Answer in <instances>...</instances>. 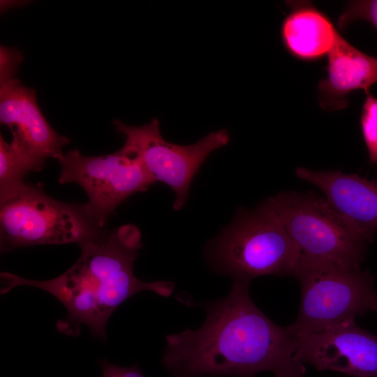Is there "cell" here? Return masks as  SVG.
I'll return each instance as SVG.
<instances>
[{"instance_id": "cell-1", "label": "cell", "mask_w": 377, "mask_h": 377, "mask_svg": "<svg viewBox=\"0 0 377 377\" xmlns=\"http://www.w3.org/2000/svg\"><path fill=\"white\" fill-rule=\"evenodd\" d=\"M249 287L233 282L227 296L202 304L206 318L200 327L166 337L162 364L172 377H253L263 371L304 377V365L295 358L297 338L257 307Z\"/></svg>"}, {"instance_id": "cell-2", "label": "cell", "mask_w": 377, "mask_h": 377, "mask_svg": "<svg viewBox=\"0 0 377 377\" xmlns=\"http://www.w3.org/2000/svg\"><path fill=\"white\" fill-rule=\"evenodd\" d=\"M81 253L67 271L47 281L24 279L1 272V294L20 286L44 290L65 306L67 316L57 324L59 332L77 336L84 325L93 336L106 340V325L114 311L136 293L151 290L169 297L174 283L145 282L133 273V263L142 244L138 227L126 224L109 235L80 244Z\"/></svg>"}, {"instance_id": "cell-3", "label": "cell", "mask_w": 377, "mask_h": 377, "mask_svg": "<svg viewBox=\"0 0 377 377\" xmlns=\"http://www.w3.org/2000/svg\"><path fill=\"white\" fill-rule=\"evenodd\" d=\"M217 272L248 283L264 275L295 276L300 252L267 199L235 220L209 245Z\"/></svg>"}, {"instance_id": "cell-4", "label": "cell", "mask_w": 377, "mask_h": 377, "mask_svg": "<svg viewBox=\"0 0 377 377\" xmlns=\"http://www.w3.org/2000/svg\"><path fill=\"white\" fill-rule=\"evenodd\" d=\"M294 276L300 283V306L287 328L297 338L355 321L373 310L377 293L368 271L300 257Z\"/></svg>"}, {"instance_id": "cell-5", "label": "cell", "mask_w": 377, "mask_h": 377, "mask_svg": "<svg viewBox=\"0 0 377 377\" xmlns=\"http://www.w3.org/2000/svg\"><path fill=\"white\" fill-rule=\"evenodd\" d=\"M104 235L83 205L52 198L41 185L27 184L15 195L1 203V253L40 244H81Z\"/></svg>"}, {"instance_id": "cell-6", "label": "cell", "mask_w": 377, "mask_h": 377, "mask_svg": "<svg viewBox=\"0 0 377 377\" xmlns=\"http://www.w3.org/2000/svg\"><path fill=\"white\" fill-rule=\"evenodd\" d=\"M267 200L300 257L360 269L367 243L325 198L312 191H284Z\"/></svg>"}, {"instance_id": "cell-7", "label": "cell", "mask_w": 377, "mask_h": 377, "mask_svg": "<svg viewBox=\"0 0 377 377\" xmlns=\"http://www.w3.org/2000/svg\"><path fill=\"white\" fill-rule=\"evenodd\" d=\"M58 161L59 183H75L84 190L88 202L84 208L101 228L121 202L156 182L139 159L124 147L99 156H84L74 149Z\"/></svg>"}, {"instance_id": "cell-8", "label": "cell", "mask_w": 377, "mask_h": 377, "mask_svg": "<svg viewBox=\"0 0 377 377\" xmlns=\"http://www.w3.org/2000/svg\"><path fill=\"white\" fill-rule=\"evenodd\" d=\"M117 131L125 137L124 147L135 156L156 181L161 182L175 194L172 207L180 210L186 203L191 184L214 150L230 140L227 130L214 131L194 144L179 145L164 140L159 121L154 118L140 126L114 121Z\"/></svg>"}, {"instance_id": "cell-9", "label": "cell", "mask_w": 377, "mask_h": 377, "mask_svg": "<svg viewBox=\"0 0 377 377\" xmlns=\"http://www.w3.org/2000/svg\"><path fill=\"white\" fill-rule=\"evenodd\" d=\"M295 358L319 371L377 377V335L355 321L346 323L297 337Z\"/></svg>"}, {"instance_id": "cell-10", "label": "cell", "mask_w": 377, "mask_h": 377, "mask_svg": "<svg viewBox=\"0 0 377 377\" xmlns=\"http://www.w3.org/2000/svg\"><path fill=\"white\" fill-rule=\"evenodd\" d=\"M0 121L10 128L12 142L45 165L48 158H59L71 140L49 124L37 103L36 91L15 78L1 84Z\"/></svg>"}, {"instance_id": "cell-11", "label": "cell", "mask_w": 377, "mask_h": 377, "mask_svg": "<svg viewBox=\"0 0 377 377\" xmlns=\"http://www.w3.org/2000/svg\"><path fill=\"white\" fill-rule=\"evenodd\" d=\"M295 175L320 189L364 241L373 240L377 232V180L341 171H316L303 167L297 168Z\"/></svg>"}, {"instance_id": "cell-12", "label": "cell", "mask_w": 377, "mask_h": 377, "mask_svg": "<svg viewBox=\"0 0 377 377\" xmlns=\"http://www.w3.org/2000/svg\"><path fill=\"white\" fill-rule=\"evenodd\" d=\"M327 58V76L318 87L320 105L323 110L346 108L348 94L356 89L369 91L377 82V57L361 52L339 32Z\"/></svg>"}, {"instance_id": "cell-13", "label": "cell", "mask_w": 377, "mask_h": 377, "mask_svg": "<svg viewBox=\"0 0 377 377\" xmlns=\"http://www.w3.org/2000/svg\"><path fill=\"white\" fill-rule=\"evenodd\" d=\"M281 29L283 43L295 57L313 61L327 54L338 31L330 20L311 3L293 2Z\"/></svg>"}, {"instance_id": "cell-14", "label": "cell", "mask_w": 377, "mask_h": 377, "mask_svg": "<svg viewBox=\"0 0 377 377\" xmlns=\"http://www.w3.org/2000/svg\"><path fill=\"white\" fill-rule=\"evenodd\" d=\"M39 163L13 142L0 137V203L19 193L25 186L30 172L43 169Z\"/></svg>"}, {"instance_id": "cell-15", "label": "cell", "mask_w": 377, "mask_h": 377, "mask_svg": "<svg viewBox=\"0 0 377 377\" xmlns=\"http://www.w3.org/2000/svg\"><path fill=\"white\" fill-rule=\"evenodd\" d=\"M365 93L366 99L360 117L361 130L369 161L377 165V98L369 91Z\"/></svg>"}, {"instance_id": "cell-16", "label": "cell", "mask_w": 377, "mask_h": 377, "mask_svg": "<svg viewBox=\"0 0 377 377\" xmlns=\"http://www.w3.org/2000/svg\"><path fill=\"white\" fill-rule=\"evenodd\" d=\"M357 20L369 22L377 30V0L350 2L338 19V26L339 28H344Z\"/></svg>"}, {"instance_id": "cell-17", "label": "cell", "mask_w": 377, "mask_h": 377, "mask_svg": "<svg viewBox=\"0 0 377 377\" xmlns=\"http://www.w3.org/2000/svg\"><path fill=\"white\" fill-rule=\"evenodd\" d=\"M23 59L21 52L18 50L1 46L0 48V81L1 84L14 78L13 76Z\"/></svg>"}, {"instance_id": "cell-18", "label": "cell", "mask_w": 377, "mask_h": 377, "mask_svg": "<svg viewBox=\"0 0 377 377\" xmlns=\"http://www.w3.org/2000/svg\"><path fill=\"white\" fill-rule=\"evenodd\" d=\"M102 371V377H121L119 366L109 362L107 360L99 362Z\"/></svg>"}, {"instance_id": "cell-19", "label": "cell", "mask_w": 377, "mask_h": 377, "mask_svg": "<svg viewBox=\"0 0 377 377\" xmlns=\"http://www.w3.org/2000/svg\"><path fill=\"white\" fill-rule=\"evenodd\" d=\"M121 377H145L137 365L131 367H119Z\"/></svg>"}, {"instance_id": "cell-20", "label": "cell", "mask_w": 377, "mask_h": 377, "mask_svg": "<svg viewBox=\"0 0 377 377\" xmlns=\"http://www.w3.org/2000/svg\"><path fill=\"white\" fill-rule=\"evenodd\" d=\"M195 377H223V376H212V375H200Z\"/></svg>"}, {"instance_id": "cell-21", "label": "cell", "mask_w": 377, "mask_h": 377, "mask_svg": "<svg viewBox=\"0 0 377 377\" xmlns=\"http://www.w3.org/2000/svg\"><path fill=\"white\" fill-rule=\"evenodd\" d=\"M373 310H375V311H377V297L376 298V300H375V302H374V304Z\"/></svg>"}]
</instances>
